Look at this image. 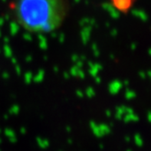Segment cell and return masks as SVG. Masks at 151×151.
I'll return each instance as SVG.
<instances>
[{
	"label": "cell",
	"mask_w": 151,
	"mask_h": 151,
	"mask_svg": "<svg viewBox=\"0 0 151 151\" xmlns=\"http://www.w3.org/2000/svg\"><path fill=\"white\" fill-rule=\"evenodd\" d=\"M9 8L26 31L48 34L63 25L68 13V0H13Z\"/></svg>",
	"instance_id": "6da1fadb"
},
{
	"label": "cell",
	"mask_w": 151,
	"mask_h": 151,
	"mask_svg": "<svg viewBox=\"0 0 151 151\" xmlns=\"http://www.w3.org/2000/svg\"><path fill=\"white\" fill-rule=\"evenodd\" d=\"M114 5L119 10L126 11L131 6V0H114Z\"/></svg>",
	"instance_id": "7a4b0ae2"
}]
</instances>
